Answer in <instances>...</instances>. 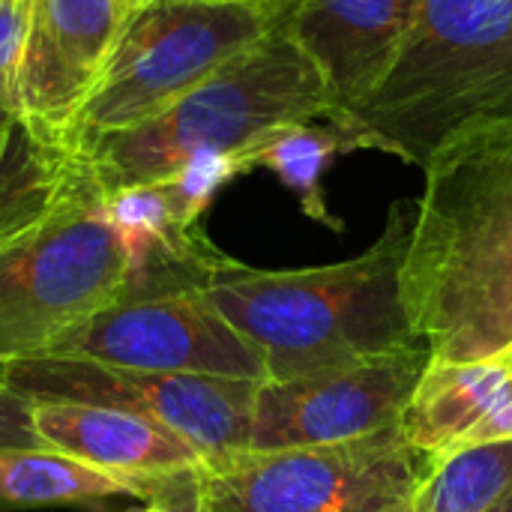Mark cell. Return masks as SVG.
Listing matches in <instances>:
<instances>
[{
  "label": "cell",
  "instance_id": "obj_6",
  "mask_svg": "<svg viewBox=\"0 0 512 512\" xmlns=\"http://www.w3.org/2000/svg\"><path fill=\"white\" fill-rule=\"evenodd\" d=\"M435 462L399 426L345 444L240 450L192 480V512H411Z\"/></svg>",
  "mask_w": 512,
  "mask_h": 512
},
{
  "label": "cell",
  "instance_id": "obj_5",
  "mask_svg": "<svg viewBox=\"0 0 512 512\" xmlns=\"http://www.w3.org/2000/svg\"><path fill=\"white\" fill-rule=\"evenodd\" d=\"M288 12L252 0L138 3L72 123L69 141L78 144L156 120L225 63L270 36Z\"/></svg>",
  "mask_w": 512,
  "mask_h": 512
},
{
  "label": "cell",
  "instance_id": "obj_2",
  "mask_svg": "<svg viewBox=\"0 0 512 512\" xmlns=\"http://www.w3.org/2000/svg\"><path fill=\"white\" fill-rule=\"evenodd\" d=\"M414 201L390 207L357 258L306 270L225 267L201 294L264 357L267 381H297L420 348L405 306Z\"/></svg>",
  "mask_w": 512,
  "mask_h": 512
},
{
  "label": "cell",
  "instance_id": "obj_16",
  "mask_svg": "<svg viewBox=\"0 0 512 512\" xmlns=\"http://www.w3.org/2000/svg\"><path fill=\"white\" fill-rule=\"evenodd\" d=\"M105 498H141L153 504L147 486L93 468L81 459L48 447H3L0 450V507H81Z\"/></svg>",
  "mask_w": 512,
  "mask_h": 512
},
{
  "label": "cell",
  "instance_id": "obj_7",
  "mask_svg": "<svg viewBox=\"0 0 512 512\" xmlns=\"http://www.w3.org/2000/svg\"><path fill=\"white\" fill-rule=\"evenodd\" d=\"M126 294V249L84 171L39 228L0 252V363L42 357L51 342Z\"/></svg>",
  "mask_w": 512,
  "mask_h": 512
},
{
  "label": "cell",
  "instance_id": "obj_10",
  "mask_svg": "<svg viewBox=\"0 0 512 512\" xmlns=\"http://www.w3.org/2000/svg\"><path fill=\"white\" fill-rule=\"evenodd\" d=\"M429 363L432 354L420 345L297 381H264L255 396L249 450L345 444L399 426Z\"/></svg>",
  "mask_w": 512,
  "mask_h": 512
},
{
  "label": "cell",
  "instance_id": "obj_8",
  "mask_svg": "<svg viewBox=\"0 0 512 512\" xmlns=\"http://www.w3.org/2000/svg\"><path fill=\"white\" fill-rule=\"evenodd\" d=\"M258 387L243 378L138 372L60 357L0 363V390L30 402H75L147 417L192 444L204 465L249 450Z\"/></svg>",
  "mask_w": 512,
  "mask_h": 512
},
{
  "label": "cell",
  "instance_id": "obj_22",
  "mask_svg": "<svg viewBox=\"0 0 512 512\" xmlns=\"http://www.w3.org/2000/svg\"><path fill=\"white\" fill-rule=\"evenodd\" d=\"M486 512H512V486Z\"/></svg>",
  "mask_w": 512,
  "mask_h": 512
},
{
  "label": "cell",
  "instance_id": "obj_15",
  "mask_svg": "<svg viewBox=\"0 0 512 512\" xmlns=\"http://www.w3.org/2000/svg\"><path fill=\"white\" fill-rule=\"evenodd\" d=\"M81 177L75 144L18 114L6 120L0 126V252L57 213Z\"/></svg>",
  "mask_w": 512,
  "mask_h": 512
},
{
  "label": "cell",
  "instance_id": "obj_17",
  "mask_svg": "<svg viewBox=\"0 0 512 512\" xmlns=\"http://www.w3.org/2000/svg\"><path fill=\"white\" fill-rule=\"evenodd\" d=\"M339 153H351L345 135L333 123H288L255 138L243 156L249 168L273 171L294 192L303 213L330 231H345L342 219L327 207L324 174Z\"/></svg>",
  "mask_w": 512,
  "mask_h": 512
},
{
  "label": "cell",
  "instance_id": "obj_19",
  "mask_svg": "<svg viewBox=\"0 0 512 512\" xmlns=\"http://www.w3.org/2000/svg\"><path fill=\"white\" fill-rule=\"evenodd\" d=\"M249 171L252 168H249L243 150L240 153H201V156L189 159L177 174H171L168 180H159V183H165L180 219L189 225H201L216 192L225 183H231L234 177L249 174Z\"/></svg>",
  "mask_w": 512,
  "mask_h": 512
},
{
  "label": "cell",
  "instance_id": "obj_18",
  "mask_svg": "<svg viewBox=\"0 0 512 512\" xmlns=\"http://www.w3.org/2000/svg\"><path fill=\"white\" fill-rule=\"evenodd\" d=\"M512 486V441L471 447L435 462L420 512H486Z\"/></svg>",
  "mask_w": 512,
  "mask_h": 512
},
{
  "label": "cell",
  "instance_id": "obj_9",
  "mask_svg": "<svg viewBox=\"0 0 512 512\" xmlns=\"http://www.w3.org/2000/svg\"><path fill=\"white\" fill-rule=\"evenodd\" d=\"M42 357L138 372L267 381L264 357L201 291L114 300L60 333Z\"/></svg>",
  "mask_w": 512,
  "mask_h": 512
},
{
  "label": "cell",
  "instance_id": "obj_24",
  "mask_svg": "<svg viewBox=\"0 0 512 512\" xmlns=\"http://www.w3.org/2000/svg\"><path fill=\"white\" fill-rule=\"evenodd\" d=\"M252 3H267V6H285V9H291L297 0H252Z\"/></svg>",
  "mask_w": 512,
  "mask_h": 512
},
{
  "label": "cell",
  "instance_id": "obj_4",
  "mask_svg": "<svg viewBox=\"0 0 512 512\" xmlns=\"http://www.w3.org/2000/svg\"><path fill=\"white\" fill-rule=\"evenodd\" d=\"M333 114L321 75L279 24L156 120L78 141L75 153L96 189L111 195L168 180L201 153H240L276 126L327 123Z\"/></svg>",
  "mask_w": 512,
  "mask_h": 512
},
{
  "label": "cell",
  "instance_id": "obj_13",
  "mask_svg": "<svg viewBox=\"0 0 512 512\" xmlns=\"http://www.w3.org/2000/svg\"><path fill=\"white\" fill-rule=\"evenodd\" d=\"M420 0H297L282 27L336 102V120L390 75ZM327 120V123H330Z\"/></svg>",
  "mask_w": 512,
  "mask_h": 512
},
{
  "label": "cell",
  "instance_id": "obj_25",
  "mask_svg": "<svg viewBox=\"0 0 512 512\" xmlns=\"http://www.w3.org/2000/svg\"><path fill=\"white\" fill-rule=\"evenodd\" d=\"M129 512H174V510H168V507H162V504H147V507H141V510H129Z\"/></svg>",
  "mask_w": 512,
  "mask_h": 512
},
{
  "label": "cell",
  "instance_id": "obj_23",
  "mask_svg": "<svg viewBox=\"0 0 512 512\" xmlns=\"http://www.w3.org/2000/svg\"><path fill=\"white\" fill-rule=\"evenodd\" d=\"M12 117H15V111H12V108H9V105L0 99V126H3L6 120H12Z\"/></svg>",
  "mask_w": 512,
  "mask_h": 512
},
{
  "label": "cell",
  "instance_id": "obj_3",
  "mask_svg": "<svg viewBox=\"0 0 512 512\" xmlns=\"http://www.w3.org/2000/svg\"><path fill=\"white\" fill-rule=\"evenodd\" d=\"M330 123L351 150L417 168L477 129L512 126V0H420L384 84Z\"/></svg>",
  "mask_w": 512,
  "mask_h": 512
},
{
  "label": "cell",
  "instance_id": "obj_20",
  "mask_svg": "<svg viewBox=\"0 0 512 512\" xmlns=\"http://www.w3.org/2000/svg\"><path fill=\"white\" fill-rule=\"evenodd\" d=\"M30 3L33 0H0V99L12 111L18 102V69L30 33Z\"/></svg>",
  "mask_w": 512,
  "mask_h": 512
},
{
  "label": "cell",
  "instance_id": "obj_1",
  "mask_svg": "<svg viewBox=\"0 0 512 512\" xmlns=\"http://www.w3.org/2000/svg\"><path fill=\"white\" fill-rule=\"evenodd\" d=\"M402 270L417 342L432 360L512 354V126L477 129L423 168Z\"/></svg>",
  "mask_w": 512,
  "mask_h": 512
},
{
  "label": "cell",
  "instance_id": "obj_12",
  "mask_svg": "<svg viewBox=\"0 0 512 512\" xmlns=\"http://www.w3.org/2000/svg\"><path fill=\"white\" fill-rule=\"evenodd\" d=\"M30 420L42 447L147 486L153 504L192 512V480L204 468V456L165 426L75 402H33Z\"/></svg>",
  "mask_w": 512,
  "mask_h": 512
},
{
  "label": "cell",
  "instance_id": "obj_26",
  "mask_svg": "<svg viewBox=\"0 0 512 512\" xmlns=\"http://www.w3.org/2000/svg\"><path fill=\"white\" fill-rule=\"evenodd\" d=\"M504 360H507V366H510V372H512V354H507Z\"/></svg>",
  "mask_w": 512,
  "mask_h": 512
},
{
  "label": "cell",
  "instance_id": "obj_14",
  "mask_svg": "<svg viewBox=\"0 0 512 512\" xmlns=\"http://www.w3.org/2000/svg\"><path fill=\"white\" fill-rule=\"evenodd\" d=\"M402 438L432 462L512 441V372L507 360H432L399 420Z\"/></svg>",
  "mask_w": 512,
  "mask_h": 512
},
{
  "label": "cell",
  "instance_id": "obj_21",
  "mask_svg": "<svg viewBox=\"0 0 512 512\" xmlns=\"http://www.w3.org/2000/svg\"><path fill=\"white\" fill-rule=\"evenodd\" d=\"M33 402L0 390V450L3 447H42L33 432Z\"/></svg>",
  "mask_w": 512,
  "mask_h": 512
},
{
  "label": "cell",
  "instance_id": "obj_11",
  "mask_svg": "<svg viewBox=\"0 0 512 512\" xmlns=\"http://www.w3.org/2000/svg\"><path fill=\"white\" fill-rule=\"evenodd\" d=\"M138 3L144 0H33L18 69V117L69 141Z\"/></svg>",
  "mask_w": 512,
  "mask_h": 512
}]
</instances>
